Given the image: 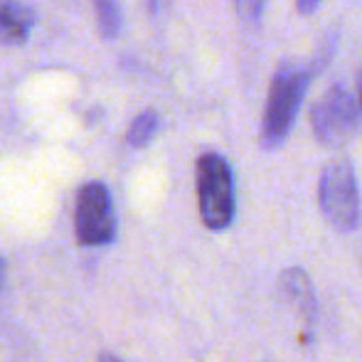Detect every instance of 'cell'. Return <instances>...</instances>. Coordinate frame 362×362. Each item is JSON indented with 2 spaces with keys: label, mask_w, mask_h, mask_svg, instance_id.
Here are the masks:
<instances>
[{
  "label": "cell",
  "mask_w": 362,
  "mask_h": 362,
  "mask_svg": "<svg viewBox=\"0 0 362 362\" xmlns=\"http://www.w3.org/2000/svg\"><path fill=\"white\" fill-rule=\"evenodd\" d=\"M279 291H281L284 300L300 315L308 320L315 313V293L310 276L300 267H288L279 276Z\"/></svg>",
  "instance_id": "52a82bcc"
},
{
  "label": "cell",
  "mask_w": 362,
  "mask_h": 362,
  "mask_svg": "<svg viewBox=\"0 0 362 362\" xmlns=\"http://www.w3.org/2000/svg\"><path fill=\"white\" fill-rule=\"evenodd\" d=\"M232 3L242 23H247L249 28H259V25H262L267 0H232Z\"/></svg>",
  "instance_id": "30bf717a"
},
{
  "label": "cell",
  "mask_w": 362,
  "mask_h": 362,
  "mask_svg": "<svg viewBox=\"0 0 362 362\" xmlns=\"http://www.w3.org/2000/svg\"><path fill=\"white\" fill-rule=\"evenodd\" d=\"M355 99H358V109H360V124H362V69L358 74V81H355Z\"/></svg>",
  "instance_id": "7c38bea8"
},
{
  "label": "cell",
  "mask_w": 362,
  "mask_h": 362,
  "mask_svg": "<svg viewBox=\"0 0 362 362\" xmlns=\"http://www.w3.org/2000/svg\"><path fill=\"white\" fill-rule=\"evenodd\" d=\"M323 3V0H296V10H298L300 15H313L315 10H318V5Z\"/></svg>",
  "instance_id": "8fae6325"
},
{
  "label": "cell",
  "mask_w": 362,
  "mask_h": 362,
  "mask_svg": "<svg viewBox=\"0 0 362 362\" xmlns=\"http://www.w3.org/2000/svg\"><path fill=\"white\" fill-rule=\"evenodd\" d=\"M313 72L315 67H305V64L288 62V59L276 67L272 84H269L262 129H259V141H262L264 151H276L286 144L308 84L313 79Z\"/></svg>",
  "instance_id": "6da1fadb"
},
{
  "label": "cell",
  "mask_w": 362,
  "mask_h": 362,
  "mask_svg": "<svg viewBox=\"0 0 362 362\" xmlns=\"http://www.w3.org/2000/svg\"><path fill=\"white\" fill-rule=\"evenodd\" d=\"M158 129H160V116H158V111H153V109L141 111V114L131 121L129 134H126V144L134 148H146L156 139Z\"/></svg>",
  "instance_id": "ba28073f"
},
{
  "label": "cell",
  "mask_w": 362,
  "mask_h": 362,
  "mask_svg": "<svg viewBox=\"0 0 362 362\" xmlns=\"http://www.w3.org/2000/svg\"><path fill=\"white\" fill-rule=\"evenodd\" d=\"M5 272H8V269H5V262L0 259V291L5 286Z\"/></svg>",
  "instance_id": "5bb4252c"
},
{
  "label": "cell",
  "mask_w": 362,
  "mask_h": 362,
  "mask_svg": "<svg viewBox=\"0 0 362 362\" xmlns=\"http://www.w3.org/2000/svg\"><path fill=\"white\" fill-rule=\"evenodd\" d=\"M99 362H124V360H121L119 355H114V353H101Z\"/></svg>",
  "instance_id": "4fadbf2b"
},
{
  "label": "cell",
  "mask_w": 362,
  "mask_h": 362,
  "mask_svg": "<svg viewBox=\"0 0 362 362\" xmlns=\"http://www.w3.org/2000/svg\"><path fill=\"white\" fill-rule=\"evenodd\" d=\"M74 234L81 247H106L116 237L111 192L104 182H86L76 192Z\"/></svg>",
  "instance_id": "5b68a950"
},
{
  "label": "cell",
  "mask_w": 362,
  "mask_h": 362,
  "mask_svg": "<svg viewBox=\"0 0 362 362\" xmlns=\"http://www.w3.org/2000/svg\"><path fill=\"white\" fill-rule=\"evenodd\" d=\"M197 207L200 219L210 232H224L232 227L237 215V192H234V173L222 153L207 151L195 163Z\"/></svg>",
  "instance_id": "7a4b0ae2"
},
{
  "label": "cell",
  "mask_w": 362,
  "mask_h": 362,
  "mask_svg": "<svg viewBox=\"0 0 362 362\" xmlns=\"http://www.w3.org/2000/svg\"><path fill=\"white\" fill-rule=\"evenodd\" d=\"M318 207L335 232H353L360 222V187L348 158H333L318 177Z\"/></svg>",
  "instance_id": "3957f363"
},
{
  "label": "cell",
  "mask_w": 362,
  "mask_h": 362,
  "mask_svg": "<svg viewBox=\"0 0 362 362\" xmlns=\"http://www.w3.org/2000/svg\"><path fill=\"white\" fill-rule=\"evenodd\" d=\"M35 28V13L23 0H0V45L28 42L30 33Z\"/></svg>",
  "instance_id": "8992f818"
},
{
  "label": "cell",
  "mask_w": 362,
  "mask_h": 362,
  "mask_svg": "<svg viewBox=\"0 0 362 362\" xmlns=\"http://www.w3.org/2000/svg\"><path fill=\"white\" fill-rule=\"evenodd\" d=\"M148 5H151L153 13H156V10H158V0H148Z\"/></svg>",
  "instance_id": "9a60e30c"
},
{
  "label": "cell",
  "mask_w": 362,
  "mask_h": 362,
  "mask_svg": "<svg viewBox=\"0 0 362 362\" xmlns=\"http://www.w3.org/2000/svg\"><path fill=\"white\" fill-rule=\"evenodd\" d=\"M360 124L358 99L343 84H333L313 104L310 111V129L320 146L340 148L355 136Z\"/></svg>",
  "instance_id": "277c9868"
},
{
  "label": "cell",
  "mask_w": 362,
  "mask_h": 362,
  "mask_svg": "<svg viewBox=\"0 0 362 362\" xmlns=\"http://www.w3.org/2000/svg\"><path fill=\"white\" fill-rule=\"evenodd\" d=\"M96 13V23H99V33L104 40H114L121 35L124 28V18H121L119 0H91Z\"/></svg>",
  "instance_id": "9c48e42d"
}]
</instances>
